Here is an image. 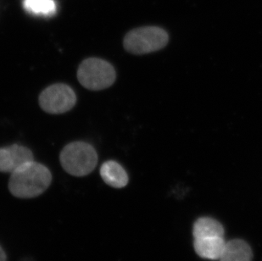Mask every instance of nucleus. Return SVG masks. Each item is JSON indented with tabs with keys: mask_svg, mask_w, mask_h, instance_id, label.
<instances>
[{
	"mask_svg": "<svg viewBox=\"0 0 262 261\" xmlns=\"http://www.w3.org/2000/svg\"><path fill=\"white\" fill-rule=\"evenodd\" d=\"M168 42L166 30L159 27H144L129 32L124 38L123 45L131 54H145L162 50Z\"/></svg>",
	"mask_w": 262,
	"mask_h": 261,
	"instance_id": "20e7f679",
	"label": "nucleus"
},
{
	"mask_svg": "<svg viewBox=\"0 0 262 261\" xmlns=\"http://www.w3.org/2000/svg\"><path fill=\"white\" fill-rule=\"evenodd\" d=\"M77 78L86 89L98 91L107 89L114 83L116 72L109 62L90 58L80 64Z\"/></svg>",
	"mask_w": 262,
	"mask_h": 261,
	"instance_id": "39448f33",
	"label": "nucleus"
},
{
	"mask_svg": "<svg viewBox=\"0 0 262 261\" xmlns=\"http://www.w3.org/2000/svg\"><path fill=\"white\" fill-rule=\"evenodd\" d=\"M51 182L52 175L50 170L42 164L32 160L11 173L9 190L15 197L32 199L45 192Z\"/></svg>",
	"mask_w": 262,
	"mask_h": 261,
	"instance_id": "f257e3e1",
	"label": "nucleus"
},
{
	"mask_svg": "<svg viewBox=\"0 0 262 261\" xmlns=\"http://www.w3.org/2000/svg\"><path fill=\"white\" fill-rule=\"evenodd\" d=\"M23 6L28 13L41 16H51L56 12L54 0H24Z\"/></svg>",
	"mask_w": 262,
	"mask_h": 261,
	"instance_id": "9d476101",
	"label": "nucleus"
},
{
	"mask_svg": "<svg viewBox=\"0 0 262 261\" xmlns=\"http://www.w3.org/2000/svg\"><path fill=\"white\" fill-rule=\"evenodd\" d=\"M77 97L72 88L66 84H55L42 91L39 104L50 114H63L74 107Z\"/></svg>",
	"mask_w": 262,
	"mask_h": 261,
	"instance_id": "423d86ee",
	"label": "nucleus"
},
{
	"mask_svg": "<svg viewBox=\"0 0 262 261\" xmlns=\"http://www.w3.org/2000/svg\"><path fill=\"white\" fill-rule=\"evenodd\" d=\"M100 176L104 183L115 188H122L128 183V176L120 164L110 160L102 165Z\"/></svg>",
	"mask_w": 262,
	"mask_h": 261,
	"instance_id": "1a4fd4ad",
	"label": "nucleus"
},
{
	"mask_svg": "<svg viewBox=\"0 0 262 261\" xmlns=\"http://www.w3.org/2000/svg\"><path fill=\"white\" fill-rule=\"evenodd\" d=\"M0 261H7V255L5 254V250L0 245Z\"/></svg>",
	"mask_w": 262,
	"mask_h": 261,
	"instance_id": "9b49d317",
	"label": "nucleus"
},
{
	"mask_svg": "<svg viewBox=\"0 0 262 261\" xmlns=\"http://www.w3.org/2000/svg\"><path fill=\"white\" fill-rule=\"evenodd\" d=\"M224 227L210 217H201L193 226V248L199 256L218 260L225 248Z\"/></svg>",
	"mask_w": 262,
	"mask_h": 261,
	"instance_id": "f03ea898",
	"label": "nucleus"
},
{
	"mask_svg": "<svg viewBox=\"0 0 262 261\" xmlns=\"http://www.w3.org/2000/svg\"><path fill=\"white\" fill-rule=\"evenodd\" d=\"M59 160L62 167L70 175L84 177L96 167L98 155L89 143L75 142L63 148Z\"/></svg>",
	"mask_w": 262,
	"mask_h": 261,
	"instance_id": "7ed1b4c3",
	"label": "nucleus"
},
{
	"mask_svg": "<svg viewBox=\"0 0 262 261\" xmlns=\"http://www.w3.org/2000/svg\"><path fill=\"white\" fill-rule=\"evenodd\" d=\"M33 160L29 148L20 145H12L0 148V172L12 173L26 163Z\"/></svg>",
	"mask_w": 262,
	"mask_h": 261,
	"instance_id": "0eeeda50",
	"label": "nucleus"
},
{
	"mask_svg": "<svg viewBox=\"0 0 262 261\" xmlns=\"http://www.w3.org/2000/svg\"><path fill=\"white\" fill-rule=\"evenodd\" d=\"M253 252L250 244L242 239L227 242L219 261H252Z\"/></svg>",
	"mask_w": 262,
	"mask_h": 261,
	"instance_id": "6e6552de",
	"label": "nucleus"
}]
</instances>
